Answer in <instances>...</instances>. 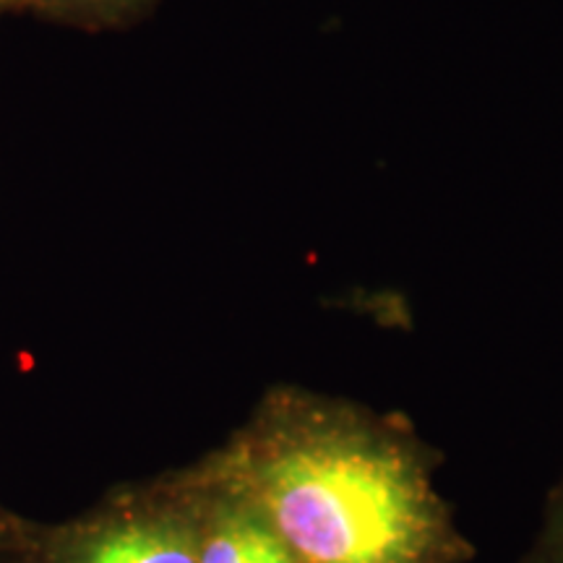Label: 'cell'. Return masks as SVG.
<instances>
[{
  "mask_svg": "<svg viewBox=\"0 0 563 563\" xmlns=\"http://www.w3.org/2000/svg\"><path fill=\"white\" fill-rule=\"evenodd\" d=\"M220 454L302 563H473L435 490L443 454L405 412L274 384Z\"/></svg>",
  "mask_w": 563,
  "mask_h": 563,
  "instance_id": "1",
  "label": "cell"
},
{
  "mask_svg": "<svg viewBox=\"0 0 563 563\" xmlns=\"http://www.w3.org/2000/svg\"><path fill=\"white\" fill-rule=\"evenodd\" d=\"M199 462L123 483L60 522L19 517L9 563H199Z\"/></svg>",
  "mask_w": 563,
  "mask_h": 563,
  "instance_id": "2",
  "label": "cell"
},
{
  "mask_svg": "<svg viewBox=\"0 0 563 563\" xmlns=\"http://www.w3.org/2000/svg\"><path fill=\"white\" fill-rule=\"evenodd\" d=\"M196 462L203 488L199 563H302L220 449Z\"/></svg>",
  "mask_w": 563,
  "mask_h": 563,
  "instance_id": "3",
  "label": "cell"
},
{
  "mask_svg": "<svg viewBox=\"0 0 563 563\" xmlns=\"http://www.w3.org/2000/svg\"><path fill=\"white\" fill-rule=\"evenodd\" d=\"M157 3L159 0H9L13 9L87 32L129 30L152 16Z\"/></svg>",
  "mask_w": 563,
  "mask_h": 563,
  "instance_id": "4",
  "label": "cell"
},
{
  "mask_svg": "<svg viewBox=\"0 0 563 563\" xmlns=\"http://www.w3.org/2000/svg\"><path fill=\"white\" fill-rule=\"evenodd\" d=\"M519 563H563V475L548 493L543 525Z\"/></svg>",
  "mask_w": 563,
  "mask_h": 563,
  "instance_id": "5",
  "label": "cell"
},
{
  "mask_svg": "<svg viewBox=\"0 0 563 563\" xmlns=\"http://www.w3.org/2000/svg\"><path fill=\"white\" fill-rule=\"evenodd\" d=\"M13 522H16V511H11L9 506L0 501V563H9Z\"/></svg>",
  "mask_w": 563,
  "mask_h": 563,
  "instance_id": "6",
  "label": "cell"
},
{
  "mask_svg": "<svg viewBox=\"0 0 563 563\" xmlns=\"http://www.w3.org/2000/svg\"><path fill=\"white\" fill-rule=\"evenodd\" d=\"M5 5H9V0H0V9H5Z\"/></svg>",
  "mask_w": 563,
  "mask_h": 563,
  "instance_id": "7",
  "label": "cell"
}]
</instances>
